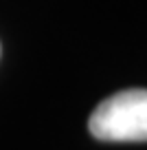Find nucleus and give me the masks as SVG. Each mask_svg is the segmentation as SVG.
<instances>
[{
	"mask_svg": "<svg viewBox=\"0 0 147 150\" xmlns=\"http://www.w3.org/2000/svg\"><path fill=\"white\" fill-rule=\"evenodd\" d=\"M88 130L101 141H147V88H127L92 110Z\"/></svg>",
	"mask_w": 147,
	"mask_h": 150,
	"instance_id": "1",
	"label": "nucleus"
}]
</instances>
